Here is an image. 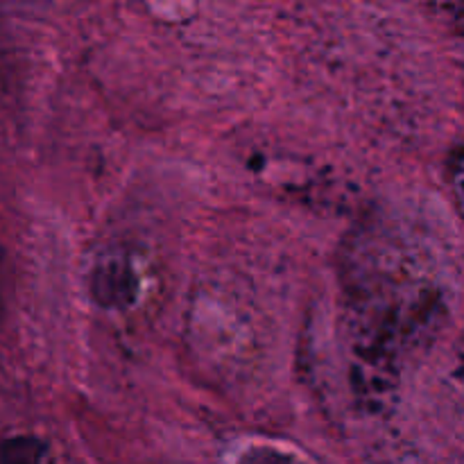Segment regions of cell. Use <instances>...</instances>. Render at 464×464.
<instances>
[{"label": "cell", "mask_w": 464, "mask_h": 464, "mask_svg": "<svg viewBox=\"0 0 464 464\" xmlns=\"http://www.w3.org/2000/svg\"><path fill=\"white\" fill-rule=\"evenodd\" d=\"M91 290L100 306L125 308L139 295V276L121 254H107L95 263Z\"/></svg>", "instance_id": "1"}, {"label": "cell", "mask_w": 464, "mask_h": 464, "mask_svg": "<svg viewBox=\"0 0 464 464\" xmlns=\"http://www.w3.org/2000/svg\"><path fill=\"white\" fill-rule=\"evenodd\" d=\"M0 464H50V447L34 435H14L0 442Z\"/></svg>", "instance_id": "2"}, {"label": "cell", "mask_w": 464, "mask_h": 464, "mask_svg": "<svg viewBox=\"0 0 464 464\" xmlns=\"http://www.w3.org/2000/svg\"><path fill=\"white\" fill-rule=\"evenodd\" d=\"M238 464H297L288 453L272 447H254L240 456Z\"/></svg>", "instance_id": "3"}, {"label": "cell", "mask_w": 464, "mask_h": 464, "mask_svg": "<svg viewBox=\"0 0 464 464\" xmlns=\"http://www.w3.org/2000/svg\"><path fill=\"white\" fill-rule=\"evenodd\" d=\"M0 270H3V252H0Z\"/></svg>", "instance_id": "4"}]
</instances>
